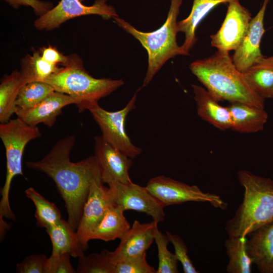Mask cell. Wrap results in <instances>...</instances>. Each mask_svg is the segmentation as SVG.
<instances>
[{"label": "cell", "mask_w": 273, "mask_h": 273, "mask_svg": "<svg viewBox=\"0 0 273 273\" xmlns=\"http://www.w3.org/2000/svg\"><path fill=\"white\" fill-rule=\"evenodd\" d=\"M75 141L74 135L65 136L58 141L42 159L27 161L26 165L53 180L64 201L67 221L76 231L92 184L95 181H102V179L95 155L77 162L70 161V154Z\"/></svg>", "instance_id": "cell-1"}, {"label": "cell", "mask_w": 273, "mask_h": 273, "mask_svg": "<svg viewBox=\"0 0 273 273\" xmlns=\"http://www.w3.org/2000/svg\"><path fill=\"white\" fill-rule=\"evenodd\" d=\"M229 52L217 50L211 56L191 63L190 69L217 101L239 102L264 108V99L249 86Z\"/></svg>", "instance_id": "cell-2"}, {"label": "cell", "mask_w": 273, "mask_h": 273, "mask_svg": "<svg viewBox=\"0 0 273 273\" xmlns=\"http://www.w3.org/2000/svg\"><path fill=\"white\" fill-rule=\"evenodd\" d=\"M238 179L244 188L242 203L225 230L230 237H247L273 221V180L241 170Z\"/></svg>", "instance_id": "cell-3"}, {"label": "cell", "mask_w": 273, "mask_h": 273, "mask_svg": "<svg viewBox=\"0 0 273 273\" xmlns=\"http://www.w3.org/2000/svg\"><path fill=\"white\" fill-rule=\"evenodd\" d=\"M43 81L52 85L55 91L78 100L80 112L98 105L100 99L124 84L122 79L93 77L85 71L82 61L76 55H70L68 63Z\"/></svg>", "instance_id": "cell-4"}, {"label": "cell", "mask_w": 273, "mask_h": 273, "mask_svg": "<svg viewBox=\"0 0 273 273\" xmlns=\"http://www.w3.org/2000/svg\"><path fill=\"white\" fill-rule=\"evenodd\" d=\"M183 2V0H171L165 22L152 32L140 31L124 20L118 17L113 18L114 22L139 40L148 53V69L142 87L150 83L168 60L176 56L183 55L180 46L176 41L178 32L177 18Z\"/></svg>", "instance_id": "cell-5"}, {"label": "cell", "mask_w": 273, "mask_h": 273, "mask_svg": "<svg viewBox=\"0 0 273 273\" xmlns=\"http://www.w3.org/2000/svg\"><path fill=\"white\" fill-rule=\"evenodd\" d=\"M41 135L37 126L30 125L18 117L0 124V138L5 148L7 159L6 179L1 191L0 229L2 230L9 227L4 218L15 219L10 204L9 194L13 178L18 175H23L22 158L25 146L30 141Z\"/></svg>", "instance_id": "cell-6"}, {"label": "cell", "mask_w": 273, "mask_h": 273, "mask_svg": "<svg viewBox=\"0 0 273 273\" xmlns=\"http://www.w3.org/2000/svg\"><path fill=\"white\" fill-rule=\"evenodd\" d=\"M146 187L164 207L196 202H207L222 210L228 207V204L219 195L205 193L196 185L190 186L164 175L150 178Z\"/></svg>", "instance_id": "cell-7"}, {"label": "cell", "mask_w": 273, "mask_h": 273, "mask_svg": "<svg viewBox=\"0 0 273 273\" xmlns=\"http://www.w3.org/2000/svg\"><path fill=\"white\" fill-rule=\"evenodd\" d=\"M139 88L127 105L121 110L111 112L99 104L88 110L100 128L102 136L109 144L120 150L131 159L139 155L142 149L132 143L125 128L126 118L135 108Z\"/></svg>", "instance_id": "cell-8"}, {"label": "cell", "mask_w": 273, "mask_h": 273, "mask_svg": "<svg viewBox=\"0 0 273 273\" xmlns=\"http://www.w3.org/2000/svg\"><path fill=\"white\" fill-rule=\"evenodd\" d=\"M108 185L107 193L111 201L124 212L131 210L145 213L157 223L165 220V207L146 187L132 181L127 184L114 181Z\"/></svg>", "instance_id": "cell-9"}, {"label": "cell", "mask_w": 273, "mask_h": 273, "mask_svg": "<svg viewBox=\"0 0 273 273\" xmlns=\"http://www.w3.org/2000/svg\"><path fill=\"white\" fill-rule=\"evenodd\" d=\"M107 0H96L92 6H85L80 0H61L58 5L34 23L38 30H51L65 21L81 16L98 15L104 19L118 17L114 8L107 4Z\"/></svg>", "instance_id": "cell-10"}, {"label": "cell", "mask_w": 273, "mask_h": 273, "mask_svg": "<svg viewBox=\"0 0 273 273\" xmlns=\"http://www.w3.org/2000/svg\"><path fill=\"white\" fill-rule=\"evenodd\" d=\"M252 18L251 13L241 5L239 0L229 3L220 28L210 35L211 46L218 50L235 51L245 37Z\"/></svg>", "instance_id": "cell-11"}, {"label": "cell", "mask_w": 273, "mask_h": 273, "mask_svg": "<svg viewBox=\"0 0 273 273\" xmlns=\"http://www.w3.org/2000/svg\"><path fill=\"white\" fill-rule=\"evenodd\" d=\"M94 155L101 169L103 184L132 181L129 175L133 164L132 159L109 144L102 135L95 137Z\"/></svg>", "instance_id": "cell-12"}, {"label": "cell", "mask_w": 273, "mask_h": 273, "mask_svg": "<svg viewBox=\"0 0 273 273\" xmlns=\"http://www.w3.org/2000/svg\"><path fill=\"white\" fill-rule=\"evenodd\" d=\"M103 184L101 181H95L92 184L76 231L85 250L88 248L90 234L100 222L108 209L114 204L108 196L107 188Z\"/></svg>", "instance_id": "cell-13"}, {"label": "cell", "mask_w": 273, "mask_h": 273, "mask_svg": "<svg viewBox=\"0 0 273 273\" xmlns=\"http://www.w3.org/2000/svg\"><path fill=\"white\" fill-rule=\"evenodd\" d=\"M269 1L263 0L260 9L250 21L245 37L232 56L236 67L242 73L245 72L265 57L262 54L260 47L265 32L264 15Z\"/></svg>", "instance_id": "cell-14"}, {"label": "cell", "mask_w": 273, "mask_h": 273, "mask_svg": "<svg viewBox=\"0 0 273 273\" xmlns=\"http://www.w3.org/2000/svg\"><path fill=\"white\" fill-rule=\"evenodd\" d=\"M157 224L153 220L147 223L134 220L132 226L120 239L116 249L111 251L112 262L116 264L146 253L154 241V229Z\"/></svg>", "instance_id": "cell-15"}, {"label": "cell", "mask_w": 273, "mask_h": 273, "mask_svg": "<svg viewBox=\"0 0 273 273\" xmlns=\"http://www.w3.org/2000/svg\"><path fill=\"white\" fill-rule=\"evenodd\" d=\"M78 104V101L72 97L54 91L34 107L28 110L16 109L15 114L30 125L37 126L42 123L51 127L61 113L63 107L70 104L77 105Z\"/></svg>", "instance_id": "cell-16"}, {"label": "cell", "mask_w": 273, "mask_h": 273, "mask_svg": "<svg viewBox=\"0 0 273 273\" xmlns=\"http://www.w3.org/2000/svg\"><path fill=\"white\" fill-rule=\"evenodd\" d=\"M246 248L261 273H273V221L248 235Z\"/></svg>", "instance_id": "cell-17"}, {"label": "cell", "mask_w": 273, "mask_h": 273, "mask_svg": "<svg viewBox=\"0 0 273 273\" xmlns=\"http://www.w3.org/2000/svg\"><path fill=\"white\" fill-rule=\"evenodd\" d=\"M192 87L199 117L221 130L231 129V118L228 107L220 105L206 88L196 84Z\"/></svg>", "instance_id": "cell-18"}, {"label": "cell", "mask_w": 273, "mask_h": 273, "mask_svg": "<svg viewBox=\"0 0 273 273\" xmlns=\"http://www.w3.org/2000/svg\"><path fill=\"white\" fill-rule=\"evenodd\" d=\"M233 0H194L191 11L185 19L177 22L178 32L184 33L185 39L180 46L184 56L190 55L189 52L197 40L196 30L203 19L215 7L229 3Z\"/></svg>", "instance_id": "cell-19"}, {"label": "cell", "mask_w": 273, "mask_h": 273, "mask_svg": "<svg viewBox=\"0 0 273 273\" xmlns=\"http://www.w3.org/2000/svg\"><path fill=\"white\" fill-rule=\"evenodd\" d=\"M231 129L241 133H255L262 130L268 118L266 111L258 108L239 102L229 106Z\"/></svg>", "instance_id": "cell-20"}, {"label": "cell", "mask_w": 273, "mask_h": 273, "mask_svg": "<svg viewBox=\"0 0 273 273\" xmlns=\"http://www.w3.org/2000/svg\"><path fill=\"white\" fill-rule=\"evenodd\" d=\"M52 243L53 254L68 253L73 257L84 255L85 250L68 221L62 219L56 224L46 229Z\"/></svg>", "instance_id": "cell-21"}, {"label": "cell", "mask_w": 273, "mask_h": 273, "mask_svg": "<svg viewBox=\"0 0 273 273\" xmlns=\"http://www.w3.org/2000/svg\"><path fill=\"white\" fill-rule=\"evenodd\" d=\"M123 213L120 207L112 204L90 234L89 240L98 239L108 242L120 239L130 228Z\"/></svg>", "instance_id": "cell-22"}, {"label": "cell", "mask_w": 273, "mask_h": 273, "mask_svg": "<svg viewBox=\"0 0 273 273\" xmlns=\"http://www.w3.org/2000/svg\"><path fill=\"white\" fill-rule=\"evenodd\" d=\"M243 73L257 95L264 100L273 99V56H265Z\"/></svg>", "instance_id": "cell-23"}, {"label": "cell", "mask_w": 273, "mask_h": 273, "mask_svg": "<svg viewBox=\"0 0 273 273\" xmlns=\"http://www.w3.org/2000/svg\"><path fill=\"white\" fill-rule=\"evenodd\" d=\"M23 85L20 72L16 70L5 76L0 84V122H7L16 112V101Z\"/></svg>", "instance_id": "cell-24"}, {"label": "cell", "mask_w": 273, "mask_h": 273, "mask_svg": "<svg viewBox=\"0 0 273 273\" xmlns=\"http://www.w3.org/2000/svg\"><path fill=\"white\" fill-rule=\"evenodd\" d=\"M247 237H230L224 241V245L229 257L226 266L228 273H251L252 258L246 251Z\"/></svg>", "instance_id": "cell-25"}, {"label": "cell", "mask_w": 273, "mask_h": 273, "mask_svg": "<svg viewBox=\"0 0 273 273\" xmlns=\"http://www.w3.org/2000/svg\"><path fill=\"white\" fill-rule=\"evenodd\" d=\"M60 69L57 65L50 64L43 60L38 52L33 53L31 56L28 55L23 58L21 62L20 72L22 84L35 81H43Z\"/></svg>", "instance_id": "cell-26"}, {"label": "cell", "mask_w": 273, "mask_h": 273, "mask_svg": "<svg viewBox=\"0 0 273 273\" xmlns=\"http://www.w3.org/2000/svg\"><path fill=\"white\" fill-rule=\"evenodd\" d=\"M26 196L35 206V217L38 227L46 230L58 223L62 218L56 205L49 201L34 188L30 187L25 191Z\"/></svg>", "instance_id": "cell-27"}, {"label": "cell", "mask_w": 273, "mask_h": 273, "mask_svg": "<svg viewBox=\"0 0 273 273\" xmlns=\"http://www.w3.org/2000/svg\"><path fill=\"white\" fill-rule=\"evenodd\" d=\"M55 90L50 84L41 81L28 82L23 85L18 95L16 109H31L45 99Z\"/></svg>", "instance_id": "cell-28"}, {"label": "cell", "mask_w": 273, "mask_h": 273, "mask_svg": "<svg viewBox=\"0 0 273 273\" xmlns=\"http://www.w3.org/2000/svg\"><path fill=\"white\" fill-rule=\"evenodd\" d=\"M78 273H114L116 264L112 261L111 251L103 249L100 253L84 254L78 258Z\"/></svg>", "instance_id": "cell-29"}, {"label": "cell", "mask_w": 273, "mask_h": 273, "mask_svg": "<svg viewBox=\"0 0 273 273\" xmlns=\"http://www.w3.org/2000/svg\"><path fill=\"white\" fill-rule=\"evenodd\" d=\"M154 240L158 250V267L156 273H177L178 260L175 254L167 249L170 242L166 234L162 233L156 225L154 229Z\"/></svg>", "instance_id": "cell-30"}, {"label": "cell", "mask_w": 273, "mask_h": 273, "mask_svg": "<svg viewBox=\"0 0 273 273\" xmlns=\"http://www.w3.org/2000/svg\"><path fill=\"white\" fill-rule=\"evenodd\" d=\"M146 253L116 264L114 273H156V270L146 260Z\"/></svg>", "instance_id": "cell-31"}, {"label": "cell", "mask_w": 273, "mask_h": 273, "mask_svg": "<svg viewBox=\"0 0 273 273\" xmlns=\"http://www.w3.org/2000/svg\"><path fill=\"white\" fill-rule=\"evenodd\" d=\"M166 234L170 242L173 245L175 255L178 261L180 262L185 273H198L199 271L195 268L188 255L187 246L181 239L176 234H172L166 232Z\"/></svg>", "instance_id": "cell-32"}, {"label": "cell", "mask_w": 273, "mask_h": 273, "mask_svg": "<svg viewBox=\"0 0 273 273\" xmlns=\"http://www.w3.org/2000/svg\"><path fill=\"white\" fill-rule=\"evenodd\" d=\"M68 253L52 254L48 258L45 273H75L76 270L73 267Z\"/></svg>", "instance_id": "cell-33"}, {"label": "cell", "mask_w": 273, "mask_h": 273, "mask_svg": "<svg viewBox=\"0 0 273 273\" xmlns=\"http://www.w3.org/2000/svg\"><path fill=\"white\" fill-rule=\"evenodd\" d=\"M48 258L44 254H32L16 266L17 273H45Z\"/></svg>", "instance_id": "cell-34"}, {"label": "cell", "mask_w": 273, "mask_h": 273, "mask_svg": "<svg viewBox=\"0 0 273 273\" xmlns=\"http://www.w3.org/2000/svg\"><path fill=\"white\" fill-rule=\"evenodd\" d=\"M8 3L15 9H18L20 6L30 7L32 8L35 14L41 16L52 8L53 4L51 2L42 1L40 0H3Z\"/></svg>", "instance_id": "cell-35"}, {"label": "cell", "mask_w": 273, "mask_h": 273, "mask_svg": "<svg viewBox=\"0 0 273 273\" xmlns=\"http://www.w3.org/2000/svg\"><path fill=\"white\" fill-rule=\"evenodd\" d=\"M41 55L46 61L55 65L61 64L64 66L68 63L70 60V55L64 56L55 48L52 46L43 48L42 49Z\"/></svg>", "instance_id": "cell-36"}]
</instances>
